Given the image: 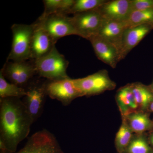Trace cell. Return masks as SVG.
I'll return each mask as SVG.
<instances>
[{
  "instance_id": "44dd1931",
  "label": "cell",
  "mask_w": 153,
  "mask_h": 153,
  "mask_svg": "<svg viewBox=\"0 0 153 153\" xmlns=\"http://www.w3.org/2000/svg\"><path fill=\"white\" fill-rule=\"evenodd\" d=\"M123 153H153L148 139V134H134L131 140Z\"/></svg>"
},
{
  "instance_id": "e0dca14e",
  "label": "cell",
  "mask_w": 153,
  "mask_h": 153,
  "mask_svg": "<svg viewBox=\"0 0 153 153\" xmlns=\"http://www.w3.org/2000/svg\"><path fill=\"white\" fill-rule=\"evenodd\" d=\"M115 100L121 117H125L131 113L139 111L130 83L118 89L116 94Z\"/></svg>"
},
{
  "instance_id": "4fadbf2b",
  "label": "cell",
  "mask_w": 153,
  "mask_h": 153,
  "mask_svg": "<svg viewBox=\"0 0 153 153\" xmlns=\"http://www.w3.org/2000/svg\"><path fill=\"white\" fill-rule=\"evenodd\" d=\"M153 30V25H144L127 28L124 33L120 51V60H123L129 53Z\"/></svg>"
},
{
  "instance_id": "ffe728a7",
  "label": "cell",
  "mask_w": 153,
  "mask_h": 153,
  "mask_svg": "<svg viewBox=\"0 0 153 153\" xmlns=\"http://www.w3.org/2000/svg\"><path fill=\"white\" fill-rule=\"evenodd\" d=\"M75 0H44L45 16L53 14L68 15Z\"/></svg>"
},
{
  "instance_id": "d4e9b609",
  "label": "cell",
  "mask_w": 153,
  "mask_h": 153,
  "mask_svg": "<svg viewBox=\"0 0 153 153\" xmlns=\"http://www.w3.org/2000/svg\"><path fill=\"white\" fill-rule=\"evenodd\" d=\"M131 13L153 9V0H131Z\"/></svg>"
},
{
  "instance_id": "484cf974",
  "label": "cell",
  "mask_w": 153,
  "mask_h": 153,
  "mask_svg": "<svg viewBox=\"0 0 153 153\" xmlns=\"http://www.w3.org/2000/svg\"><path fill=\"white\" fill-rule=\"evenodd\" d=\"M148 139L149 143L153 149V130L149 132L148 134Z\"/></svg>"
},
{
  "instance_id": "9a60e30c",
  "label": "cell",
  "mask_w": 153,
  "mask_h": 153,
  "mask_svg": "<svg viewBox=\"0 0 153 153\" xmlns=\"http://www.w3.org/2000/svg\"><path fill=\"white\" fill-rule=\"evenodd\" d=\"M126 28L125 22L104 20L97 35L116 47L120 53L124 33Z\"/></svg>"
},
{
  "instance_id": "83f0119b",
  "label": "cell",
  "mask_w": 153,
  "mask_h": 153,
  "mask_svg": "<svg viewBox=\"0 0 153 153\" xmlns=\"http://www.w3.org/2000/svg\"><path fill=\"white\" fill-rule=\"evenodd\" d=\"M149 85L151 89H152V91H153V82H152V83H151L150 85Z\"/></svg>"
},
{
  "instance_id": "8fae6325",
  "label": "cell",
  "mask_w": 153,
  "mask_h": 153,
  "mask_svg": "<svg viewBox=\"0 0 153 153\" xmlns=\"http://www.w3.org/2000/svg\"><path fill=\"white\" fill-rule=\"evenodd\" d=\"M33 26L31 59L36 60L49 53L55 46L56 43L38 20Z\"/></svg>"
},
{
  "instance_id": "9c48e42d",
  "label": "cell",
  "mask_w": 153,
  "mask_h": 153,
  "mask_svg": "<svg viewBox=\"0 0 153 153\" xmlns=\"http://www.w3.org/2000/svg\"><path fill=\"white\" fill-rule=\"evenodd\" d=\"M1 71L5 78L9 79L11 83L25 88L29 85L30 80L37 73L34 64L27 61L7 62Z\"/></svg>"
},
{
  "instance_id": "d6986e66",
  "label": "cell",
  "mask_w": 153,
  "mask_h": 153,
  "mask_svg": "<svg viewBox=\"0 0 153 153\" xmlns=\"http://www.w3.org/2000/svg\"><path fill=\"white\" fill-rule=\"evenodd\" d=\"M134 134L126 120L122 117V123L116 135L115 145L118 153H124L131 140Z\"/></svg>"
},
{
  "instance_id": "2e32d148",
  "label": "cell",
  "mask_w": 153,
  "mask_h": 153,
  "mask_svg": "<svg viewBox=\"0 0 153 153\" xmlns=\"http://www.w3.org/2000/svg\"><path fill=\"white\" fill-rule=\"evenodd\" d=\"M126 120L132 131L134 134H140L153 130V120L150 118V113L137 111L125 117Z\"/></svg>"
},
{
  "instance_id": "f1b7e54d",
  "label": "cell",
  "mask_w": 153,
  "mask_h": 153,
  "mask_svg": "<svg viewBox=\"0 0 153 153\" xmlns=\"http://www.w3.org/2000/svg\"></svg>"
},
{
  "instance_id": "cb8c5ba5",
  "label": "cell",
  "mask_w": 153,
  "mask_h": 153,
  "mask_svg": "<svg viewBox=\"0 0 153 153\" xmlns=\"http://www.w3.org/2000/svg\"><path fill=\"white\" fill-rule=\"evenodd\" d=\"M107 0H75L68 14H76L98 8Z\"/></svg>"
},
{
  "instance_id": "6da1fadb",
  "label": "cell",
  "mask_w": 153,
  "mask_h": 153,
  "mask_svg": "<svg viewBox=\"0 0 153 153\" xmlns=\"http://www.w3.org/2000/svg\"><path fill=\"white\" fill-rule=\"evenodd\" d=\"M33 123L21 98H0L1 151L16 152L19 143L28 137Z\"/></svg>"
},
{
  "instance_id": "603a6c76",
  "label": "cell",
  "mask_w": 153,
  "mask_h": 153,
  "mask_svg": "<svg viewBox=\"0 0 153 153\" xmlns=\"http://www.w3.org/2000/svg\"><path fill=\"white\" fill-rule=\"evenodd\" d=\"M125 22L127 28L141 25H153V9L132 12Z\"/></svg>"
},
{
  "instance_id": "4316f807",
  "label": "cell",
  "mask_w": 153,
  "mask_h": 153,
  "mask_svg": "<svg viewBox=\"0 0 153 153\" xmlns=\"http://www.w3.org/2000/svg\"><path fill=\"white\" fill-rule=\"evenodd\" d=\"M147 111L148 112L153 113V101L149 105Z\"/></svg>"
},
{
  "instance_id": "5b68a950",
  "label": "cell",
  "mask_w": 153,
  "mask_h": 153,
  "mask_svg": "<svg viewBox=\"0 0 153 153\" xmlns=\"http://www.w3.org/2000/svg\"><path fill=\"white\" fill-rule=\"evenodd\" d=\"M1 153H64L55 136L46 129L36 132L25 146L15 152L1 151Z\"/></svg>"
},
{
  "instance_id": "3957f363",
  "label": "cell",
  "mask_w": 153,
  "mask_h": 153,
  "mask_svg": "<svg viewBox=\"0 0 153 153\" xmlns=\"http://www.w3.org/2000/svg\"><path fill=\"white\" fill-rule=\"evenodd\" d=\"M11 30L13 33L12 48L7 61H26L31 59V44L33 26L14 24Z\"/></svg>"
},
{
  "instance_id": "8992f818",
  "label": "cell",
  "mask_w": 153,
  "mask_h": 153,
  "mask_svg": "<svg viewBox=\"0 0 153 153\" xmlns=\"http://www.w3.org/2000/svg\"><path fill=\"white\" fill-rule=\"evenodd\" d=\"M73 15L71 20L76 36L89 40L98 35L104 19L97 9Z\"/></svg>"
},
{
  "instance_id": "7c38bea8",
  "label": "cell",
  "mask_w": 153,
  "mask_h": 153,
  "mask_svg": "<svg viewBox=\"0 0 153 153\" xmlns=\"http://www.w3.org/2000/svg\"><path fill=\"white\" fill-rule=\"evenodd\" d=\"M104 20L126 22L131 13V0L107 1L97 8Z\"/></svg>"
},
{
  "instance_id": "ac0fdd59",
  "label": "cell",
  "mask_w": 153,
  "mask_h": 153,
  "mask_svg": "<svg viewBox=\"0 0 153 153\" xmlns=\"http://www.w3.org/2000/svg\"><path fill=\"white\" fill-rule=\"evenodd\" d=\"M130 84L139 110L148 111L149 105L153 101V91L149 85L140 82Z\"/></svg>"
},
{
  "instance_id": "277c9868",
  "label": "cell",
  "mask_w": 153,
  "mask_h": 153,
  "mask_svg": "<svg viewBox=\"0 0 153 153\" xmlns=\"http://www.w3.org/2000/svg\"><path fill=\"white\" fill-rule=\"evenodd\" d=\"M73 81L82 97L98 95L107 91L114 90L116 87V83L110 78L105 69L83 78L73 79Z\"/></svg>"
},
{
  "instance_id": "ba28073f",
  "label": "cell",
  "mask_w": 153,
  "mask_h": 153,
  "mask_svg": "<svg viewBox=\"0 0 153 153\" xmlns=\"http://www.w3.org/2000/svg\"><path fill=\"white\" fill-rule=\"evenodd\" d=\"M47 95L52 99L57 100L63 105L70 104L76 98L82 97L74 85L73 79L70 77L56 80H49L46 83Z\"/></svg>"
},
{
  "instance_id": "30bf717a",
  "label": "cell",
  "mask_w": 153,
  "mask_h": 153,
  "mask_svg": "<svg viewBox=\"0 0 153 153\" xmlns=\"http://www.w3.org/2000/svg\"><path fill=\"white\" fill-rule=\"evenodd\" d=\"M26 90L22 100L27 111L33 121L41 116L43 112L46 96V83L31 84Z\"/></svg>"
},
{
  "instance_id": "7a4b0ae2",
  "label": "cell",
  "mask_w": 153,
  "mask_h": 153,
  "mask_svg": "<svg viewBox=\"0 0 153 153\" xmlns=\"http://www.w3.org/2000/svg\"><path fill=\"white\" fill-rule=\"evenodd\" d=\"M34 64L37 73L49 80L69 77L67 74L69 63L58 52L55 46L47 55L35 60Z\"/></svg>"
},
{
  "instance_id": "7402d4cb",
  "label": "cell",
  "mask_w": 153,
  "mask_h": 153,
  "mask_svg": "<svg viewBox=\"0 0 153 153\" xmlns=\"http://www.w3.org/2000/svg\"><path fill=\"white\" fill-rule=\"evenodd\" d=\"M26 94V90L13 83L6 80L2 72H0V98L7 97H24Z\"/></svg>"
},
{
  "instance_id": "5bb4252c",
  "label": "cell",
  "mask_w": 153,
  "mask_h": 153,
  "mask_svg": "<svg viewBox=\"0 0 153 153\" xmlns=\"http://www.w3.org/2000/svg\"><path fill=\"white\" fill-rule=\"evenodd\" d=\"M89 41L97 57L111 68H115L120 61L117 48L98 35L94 36Z\"/></svg>"
},
{
  "instance_id": "52a82bcc",
  "label": "cell",
  "mask_w": 153,
  "mask_h": 153,
  "mask_svg": "<svg viewBox=\"0 0 153 153\" xmlns=\"http://www.w3.org/2000/svg\"><path fill=\"white\" fill-rule=\"evenodd\" d=\"M49 36L56 43L60 38L71 35H76L71 17L67 15L42 14L38 19Z\"/></svg>"
}]
</instances>
